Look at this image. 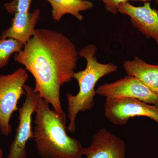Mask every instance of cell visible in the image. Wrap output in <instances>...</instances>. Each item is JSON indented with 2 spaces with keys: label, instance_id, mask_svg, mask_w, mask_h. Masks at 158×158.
<instances>
[{
  "label": "cell",
  "instance_id": "6da1fadb",
  "mask_svg": "<svg viewBox=\"0 0 158 158\" xmlns=\"http://www.w3.org/2000/svg\"><path fill=\"white\" fill-rule=\"evenodd\" d=\"M79 57L75 45L68 37L43 28L36 29L33 37L14 57L33 75L35 92L52 106L65 123L60 88L73 78Z\"/></svg>",
  "mask_w": 158,
  "mask_h": 158
},
{
  "label": "cell",
  "instance_id": "7a4b0ae2",
  "mask_svg": "<svg viewBox=\"0 0 158 158\" xmlns=\"http://www.w3.org/2000/svg\"><path fill=\"white\" fill-rule=\"evenodd\" d=\"M49 105L39 95L32 138L38 155L41 158H82L85 148L68 135L66 123Z\"/></svg>",
  "mask_w": 158,
  "mask_h": 158
},
{
  "label": "cell",
  "instance_id": "3957f363",
  "mask_svg": "<svg viewBox=\"0 0 158 158\" xmlns=\"http://www.w3.org/2000/svg\"><path fill=\"white\" fill-rule=\"evenodd\" d=\"M97 51L95 45L89 44L79 52V56L86 59L87 65L84 70L74 74L73 78L78 83L79 92L76 95L70 93L66 94L69 120L67 128L71 132H74L76 130V119L78 113L91 110L94 106L97 83L103 77L115 72L118 69L113 63L98 62L96 56Z\"/></svg>",
  "mask_w": 158,
  "mask_h": 158
},
{
  "label": "cell",
  "instance_id": "277c9868",
  "mask_svg": "<svg viewBox=\"0 0 158 158\" xmlns=\"http://www.w3.org/2000/svg\"><path fill=\"white\" fill-rule=\"evenodd\" d=\"M28 79L26 69L20 67L9 74L0 75V131L5 136L11 131L10 120L19 110V101L26 95L24 86Z\"/></svg>",
  "mask_w": 158,
  "mask_h": 158
},
{
  "label": "cell",
  "instance_id": "5b68a950",
  "mask_svg": "<svg viewBox=\"0 0 158 158\" xmlns=\"http://www.w3.org/2000/svg\"><path fill=\"white\" fill-rule=\"evenodd\" d=\"M104 113L106 118L116 125L127 124L131 118L144 116L153 119L158 126V108L138 99L106 98Z\"/></svg>",
  "mask_w": 158,
  "mask_h": 158
},
{
  "label": "cell",
  "instance_id": "8992f818",
  "mask_svg": "<svg viewBox=\"0 0 158 158\" xmlns=\"http://www.w3.org/2000/svg\"><path fill=\"white\" fill-rule=\"evenodd\" d=\"M24 89L26 92L25 101L18 110L19 123L7 158H27L26 144L29 139L33 138L32 116L35 111L39 94L29 85H25Z\"/></svg>",
  "mask_w": 158,
  "mask_h": 158
},
{
  "label": "cell",
  "instance_id": "52a82bcc",
  "mask_svg": "<svg viewBox=\"0 0 158 158\" xmlns=\"http://www.w3.org/2000/svg\"><path fill=\"white\" fill-rule=\"evenodd\" d=\"M96 94L106 98H129L155 105L157 96L139 79L127 75L111 83L100 85L96 90Z\"/></svg>",
  "mask_w": 158,
  "mask_h": 158
},
{
  "label": "cell",
  "instance_id": "ba28073f",
  "mask_svg": "<svg viewBox=\"0 0 158 158\" xmlns=\"http://www.w3.org/2000/svg\"><path fill=\"white\" fill-rule=\"evenodd\" d=\"M144 3L141 6H133L129 2L122 3L118 12L129 16L134 27L158 44V10L152 8L150 2Z\"/></svg>",
  "mask_w": 158,
  "mask_h": 158
},
{
  "label": "cell",
  "instance_id": "9c48e42d",
  "mask_svg": "<svg viewBox=\"0 0 158 158\" xmlns=\"http://www.w3.org/2000/svg\"><path fill=\"white\" fill-rule=\"evenodd\" d=\"M86 158H125L124 141L105 128L94 135L91 144L85 148Z\"/></svg>",
  "mask_w": 158,
  "mask_h": 158
},
{
  "label": "cell",
  "instance_id": "30bf717a",
  "mask_svg": "<svg viewBox=\"0 0 158 158\" xmlns=\"http://www.w3.org/2000/svg\"><path fill=\"white\" fill-rule=\"evenodd\" d=\"M40 10L31 12H17L14 14L9 28L2 32L1 39L12 38L26 44L33 37L40 16Z\"/></svg>",
  "mask_w": 158,
  "mask_h": 158
},
{
  "label": "cell",
  "instance_id": "8fae6325",
  "mask_svg": "<svg viewBox=\"0 0 158 158\" xmlns=\"http://www.w3.org/2000/svg\"><path fill=\"white\" fill-rule=\"evenodd\" d=\"M123 66L128 75L139 79L158 97V65L149 64L135 57L132 60L126 61Z\"/></svg>",
  "mask_w": 158,
  "mask_h": 158
},
{
  "label": "cell",
  "instance_id": "7c38bea8",
  "mask_svg": "<svg viewBox=\"0 0 158 158\" xmlns=\"http://www.w3.org/2000/svg\"><path fill=\"white\" fill-rule=\"evenodd\" d=\"M52 7V17L58 22L66 14H70L79 21H82L84 16L81 12L92 9L93 3L88 0H45Z\"/></svg>",
  "mask_w": 158,
  "mask_h": 158
},
{
  "label": "cell",
  "instance_id": "4fadbf2b",
  "mask_svg": "<svg viewBox=\"0 0 158 158\" xmlns=\"http://www.w3.org/2000/svg\"><path fill=\"white\" fill-rule=\"evenodd\" d=\"M24 44L12 38H0V69L8 65L11 55L21 51Z\"/></svg>",
  "mask_w": 158,
  "mask_h": 158
},
{
  "label": "cell",
  "instance_id": "5bb4252c",
  "mask_svg": "<svg viewBox=\"0 0 158 158\" xmlns=\"http://www.w3.org/2000/svg\"><path fill=\"white\" fill-rule=\"evenodd\" d=\"M32 0H13L4 5L6 11L11 14L17 12H28Z\"/></svg>",
  "mask_w": 158,
  "mask_h": 158
},
{
  "label": "cell",
  "instance_id": "9a60e30c",
  "mask_svg": "<svg viewBox=\"0 0 158 158\" xmlns=\"http://www.w3.org/2000/svg\"><path fill=\"white\" fill-rule=\"evenodd\" d=\"M105 5L106 10L108 12L116 15L118 12V6L122 3L130 1H137L142 2H151L152 0H101Z\"/></svg>",
  "mask_w": 158,
  "mask_h": 158
},
{
  "label": "cell",
  "instance_id": "2e32d148",
  "mask_svg": "<svg viewBox=\"0 0 158 158\" xmlns=\"http://www.w3.org/2000/svg\"><path fill=\"white\" fill-rule=\"evenodd\" d=\"M3 150L2 148L0 146V158H3Z\"/></svg>",
  "mask_w": 158,
  "mask_h": 158
},
{
  "label": "cell",
  "instance_id": "e0dca14e",
  "mask_svg": "<svg viewBox=\"0 0 158 158\" xmlns=\"http://www.w3.org/2000/svg\"><path fill=\"white\" fill-rule=\"evenodd\" d=\"M155 106H156L158 108V99L157 102H156L155 104Z\"/></svg>",
  "mask_w": 158,
  "mask_h": 158
},
{
  "label": "cell",
  "instance_id": "ac0fdd59",
  "mask_svg": "<svg viewBox=\"0 0 158 158\" xmlns=\"http://www.w3.org/2000/svg\"><path fill=\"white\" fill-rule=\"evenodd\" d=\"M155 2L157 4H158V0H155Z\"/></svg>",
  "mask_w": 158,
  "mask_h": 158
},
{
  "label": "cell",
  "instance_id": "d6986e66",
  "mask_svg": "<svg viewBox=\"0 0 158 158\" xmlns=\"http://www.w3.org/2000/svg\"><path fill=\"white\" fill-rule=\"evenodd\" d=\"M88 1H89V0H88Z\"/></svg>",
  "mask_w": 158,
  "mask_h": 158
}]
</instances>
